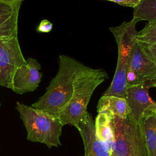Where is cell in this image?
Wrapping results in <instances>:
<instances>
[{
	"label": "cell",
	"instance_id": "6da1fadb",
	"mask_svg": "<svg viewBox=\"0 0 156 156\" xmlns=\"http://www.w3.org/2000/svg\"><path fill=\"white\" fill-rule=\"evenodd\" d=\"M83 65L71 57L60 55L57 73L51 80L45 93L31 106L58 118L72 97L74 81Z\"/></svg>",
	"mask_w": 156,
	"mask_h": 156
},
{
	"label": "cell",
	"instance_id": "7a4b0ae2",
	"mask_svg": "<svg viewBox=\"0 0 156 156\" xmlns=\"http://www.w3.org/2000/svg\"><path fill=\"white\" fill-rule=\"evenodd\" d=\"M107 78L108 74L104 70L83 65L74 81L69 102L58 115V118L63 126L72 125L79 130L80 123L87 118V105L94 91Z\"/></svg>",
	"mask_w": 156,
	"mask_h": 156
},
{
	"label": "cell",
	"instance_id": "3957f363",
	"mask_svg": "<svg viewBox=\"0 0 156 156\" xmlns=\"http://www.w3.org/2000/svg\"><path fill=\"white\" fill-rule=\"evenodd\" d=\"M139 21L133 17L129 22H123L119 26L109 29L118 45V62L112 82L102 95L126 98L127 73L136 41V24Z\"/></svg>",
	"mask_w": 156,
	"mask_h": 156
},
{
	"label": "cell",
	"instance_id": "277c9868",
	"mask_svg": "<svg viewBox=\"0 0 156 156\" xmlns=\"http://www.w3.org/2000/svg\"><path fill=\"white\" fill-rule=\"evenodd\" d=\"M15 108L27 132V139L45 144L48 147L61 145L60 137L63 125L58 118L20 102Z\"/></svg>",
	"mask_w": 156,
	"mask_h": 156
},
{
	"label": "cell",
	"instance_id": "5b68a950",
	"mask_svg": "<svg viewBox=\"0 0 156 156\" xmlns=\"http://www.w3.org/2000/svg\"><path fill=\"white\" fill-rule=\"evenodd\" d=\"M114 141L112 156H147L146 143L139 122L128 116H113Z\"/></svg>",
	"mask_w": 156,
	"mask_h": 156
},
{
	"label": "cell",
	"instance_id": "8992f818",
	"mask_svg": "<svg viewBox=\"0 0 156 156\" xmlns=\"http://www.w3.org/2000/svg\"><path fill=\"white\" fill-rule=\"evenodd\" d=\"M18 37L0 40V86L11 90L17 69L26 64Z\"/></svg>",
	"mask_w": 156,
	"mask_h": 156
},
{
	"label": "cell",
	"instance_id": "52a82bcc",
	"mask_svg": "<svg viewBox=\"0 0 156 156\" xmlns=\"http://www.w3.org/2000/svg\"><path fill=\"white\" fill-rule=\"evenodd\" d=\"M156 77V63L149 56L143 45L137 40L135 44L127 73V88Z\"/></svg>",
	"mask_w": 156,
	"mask_h": 156
},
{
	"label": "cell",
	"instance_id": "ba28073f",
	"mask_svg": "<svg viewBox=\"0 0 156 156\" xmlns=\"http://www.w3.org/2000/svg\"><path fill=\"white\" fill-rule=\"evenodd\" d=\"M153 88L152 81L130 86L127 88L126 99L130 110L128 116L138 122L144 115L156 112V101L149 96V91Z\"/></svg>",
	"mask_w": 156,
	"mask_h": 156
},
{
	"label": "cell",
	"instance_id": "9c48e42d",
	"mask_svg": "<svg viewBox=\"0 0 156 156\" xmlns=\"http://www.w3.org/2000/svg\"><path fill=\"white\" fill-rule=\"evenodd\" d=\"M27 63L16 71L12 82L11 90L16 94H23L35 90L41 82L42 74L40 72V64L36 59L28 58Z\"/></svg>",
	"mask_w": 156,
	"mask_h": 156
},
{
	"label": "cell",
	"instance_id": "30bf717a",
	"mask_svg": "<svg viewBox=\"0 0 156 156\" xmlns=\"http://www.w3.org/2000/svg\"><path fill=\"white\" fill-rule=\"evenodd\" d=\"M79 132L84 145V156H111L105 143L96 136L94 123L91 115L88 112L86 119L79 124Z\"/></svg>",
	"mask_w": 156,
	"mask_h": 156
},
{
	"label": "cell",
	"instance_id": "8fae6325",
	"mask_svg": "<svg viewBox=\"0 0 156 156\" xmlns=\"http://www.w3.org/2000/svg\"><path fill=\"white\" fill-rule=\"evenodd\" d=\"M22 1H0V40L18 37V20Z\"/></svg>",
	"mask_w": 156,
	"mask_h": 156
},
{
	"label": "cell",
	"instance_id": "7c38bea8",
	"mask_svg": "<svg viewBox=\"0 0 156 156\" xmlns=\"http://www.w3.org/2000/svg\"><path fill=\"white\" fill-rule=\"evenodd\" d=\"M113 116L108 110L101 111L98 112L94 122L97 137L106 143L111 154L114 141Z\"/></svg>",
	"mask_w": 156,
	"mask_h": 156
},
{
	"label": "cell",
	"instance_id": "4fadbf2b",
	"mask_svg": "<svg viewBox=\"0 0 156 156\" xmlns=\"http://www.w3.org/2000/svg\"><path fill=\"white\" fill-rule=\"evenodd\" d=\"M108 110L113 115L126 118L130 113L126 98L110 95H102L98 103L97 111Z\"/></svg>",
	"mask_w": 156,
	"mask_h": 156
},
{
	"label": "cell",
	"instance_id": "5bb4252c",
	"mask_svg": "<svg viewBox=\"0 0 156 156\" xmlns=\"http://www.w3.org/2000/svg\"><path fill=\"white\" fill-rule=\"evenodd\" d=\"M138 122L144 135L147 156H156V112L143 116Z\"/></svg>",
	"mask_w": 156,
	"mask_h": 156
},
{
	"label": "cell",
	"instance_id": "9a60e30c",
	"mask_svg": "<svg viewBox=\"0 0 156 156\" xmlns=\"http://www.w3.org/2000/svg\"><path fill=\"white\" fill-rule=\"evenodd\" d=\"M133 18L148 22L156 21V0H140L133 8Z\"/></svg>",
	"mask_w": 156,
	"mask_h": 156
},
{
	"label": "cell",
	"instance_id": "2e32d148",
	"mask_svg": "<svg viewBox=\"0 0 156 156\" xmlns=\"http://www.w3.org/2000/svg\"><path fill=\"white\" fill-rule=\"evenodd\" d=\"M136 40L144 45L156 43V21L148 22L140 32H137Z\"/></svg>",
	"mask_w": 156,
	"mask_h": 156
},
{
	"label": "cell",
	"instance_id": "e0dca14e",
	"mask_svg": "<svg viewBox=\"0 0 156 156\" xmlns=\"http://www.w3.org/2000/svg\"><path fill=\"white\" fill-rule=\"evenodd\" d=\"M52 26L53 24L51 23L49 21L47 20H43L40 22V24L38 26L37 30L38 32L48 33L51 31Z\"/></svg>",
	"mask_w": 156,
	"mask_h": 156
},
{
	"label": "cell",
	"instance_id": "ac0fdd59",
	"mask_svg": "<svg viewBox=\"0 0 156 156\" xmlns=\"http://www.w3.org/2000/svg\"><path fill=\"white\" fill-rule=\"evenodd\" d=\"M115 3H116L119 5L134 8L140 1V0H107Z\"/></svg>",
	"mask_w": 156,
	"mask_h": 156
},
{
	"label": "cell",
	"instance_id": "d6986e66",
	"mask_svg": "<svg viewBox=\"0 0 156 156\" xmlns=\"http://www.w3.org/2000/svg\"><path fill=\"white\" fill-rule=\"evenodd\" d=\"M143 45L144 47L147 54L149 55V56L156 63V43L149 44V45H144V44H143Z\"/></svg>",
	"mask_w": 156,
	"mask_h": 156
},
{
	"label": "cell",
	"instance_id": "ffe728a7",
	"mask_svg": "<svg viewBox=\"0 0 156 156\" xmlns=\"http://www.w3.org/2000/svg\"><path fill=\"white\" fill-rule=\"evenodd\" d=\"M152 87L154 88H156V77L154 80H152Z\"/></svg>",
	"mask_w": 156,
	"mask_h": 156
},
{
	"label": "cell",
	"instance_id": "44dd1931",
	"mask_svg": "<svg viewBox=\"0 0 156 156\" xmlns=\"http://www.w3.org/2000/svg\"><path fill=\"white\" fill-rule=\"evenodd\" d=\"M19 1V0H0V1H4V2H14V1ZM20 1H23V0H20Z\"/></svg>",
	"mask_w": 156,
	"mask_h": 156
},
{
	"label": "cell",
	"instance_id": "7402d4cb",
	"mask_svg": "<svg viewBox=\"0 0 156 156\" xmlns=\"http://www.w3.org/2000/svg\"><path fill=\"white\" fill-rule=\"evenodd\" d=\"M1 102H0V106H1Z\"/></svg>",
	"mask_w": 156,
	"mask_h": 156
},
{
	"label": "cell",
	"instance_id": "603a6c76",
	"mask_svg": "<svg viewBox=\"0 0 156 156\" xmlns=\"http://www.w3.org/2000/svg\"><path fill=\"white\" fill-rule=\"evenodd\" d=\"M111 156H112V155H111Z\"/></svg>",
	"mask_w": 156,
	"mask_h": 156
}]
</instances>
